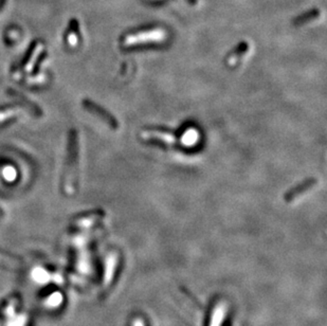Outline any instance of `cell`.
I'll use <instances>...</instances> for the list:
<instances>
[{
  "instance_id": "cell-1",
  "label": "cell",
  "mask_w": 327,
  "mask_h": 326,
  "mask_svg": "<svg viewBox=\"0 0 327 326\" xmlns=\"http://www.w3.org/2000/svg\"><path fill=\"white\" fill-rule=\"evenodd\" d=\"M166 39L165 30L160 28H151V29H141L125 35L122 45L125 48H142L152 45H159Z\"/></svg>"
},
{
  "instance_id": "cell-11",
  "label": "cell",
  "mask_w": 327,
  "mask_h": 326,
  "mask_svg": "<svg viewBox=\"0 0 327 326\" xmlns=\"http://www.w3.org/2000/svg\"><path fill=\"white\" fill-rule=\"evenodd\" d=\"M68 42L71 47H75L77 45V42H79V36H77V33L75 31V28L74 29H71V31L68 34Z\"/></svg>"
},
{
  "instance_id": "cell-8",
  "label": "cell",
  "mask_w": 327,
  "mask_h": 326,
  "mask_svg": "<svg viewBox=\"0 0 327 326\" xmlns=\"http://www.w3.org/2000/svg\"><path fill=\"white\" fill-rule=\"evenodd\" d=\"M21 108L19 107H11V108H6L3 110H0V123H2L4 121H8V120L12 118H16L19 115H21Z\"/></svg>"
},
{
  "instance_id": "cell-9",
  "label": "cell",
  "mask_w": 327,
  "mask_h": 326,
  "mask_svg": "<svg viewBox=\"0 0 327 326\" xmlns=\"http://www.w3.org/2000/svg\"><path fill=\"white\" fill-rule=\"evenodd\" d=\"M319 15H320V12L317 11V10L307 12V13L303 14V15L298 16V17L294 20V25H303V24H306V23H308V21H310V20H312V19L317 18Z\"/></svg>"
},
{
  "instance_id": "cell-6",
  "label": "cell",
  "mask_w": 327,
  "mask_h": 326,
  "mask_svg": "<svg viewBox=\"0 0 327 326\" xmlns=\"http://www.w3.org/2000/svg\"><path fill=\"white\" fill-rule=\"evenodd\" d=\"M249 49V46L247 42H239V45L234 48L233 50L228 54V56L226 58V64L229 67H233L237 65V64L240 62V60L243 59V56L247 53Z\"/></svg>"
},
{
  "instance_id": "cell-7",
  "label": "cell",
  "mask_w": 327,
  "mask_h": 326,
  "mask_svg": "<svg viewBox=\"0 0 327 326\" xmlns=\"http://www.w3.org/2000/svg\"><path fill=\"white\" fill-rule=\"evenodd\" d=\"M44 48L45 47L42 44H37L36 46H35V48L33 49V51L30 55L29 60H28V62L26 63V65L24 66V71L26 73H30V72L33 71V69H34L35 65H36V63L39 59L41 52L44 51Z\"/></svg>"
},
{
  "instance_id": "cell-3",
  "label": "cell",
  "mask_w": 327,
  "mask_h": 326,
  "mask_svg": "<svg viewBox=\"0 0 327 326\" xmlns=\"http://www.w3.org/2000/svg\"><path fill=\"white\" fill-rule=\"evenodd\" d=\"M142 138L147 142L164 146H174L177 143L175 132L164 127H147L142 131Z\"/></svg>"
},
{
  "instance_id": "cell-4",
  "label": "cell",
  "mask_w": 327,
  "mask_h": 326,
  "mask_svg": "<svg viewBox=\"0 0 327 326\" xmlns=\"http://www.w3.org/2000/svg\"><path fill=\"white\" fill-rule=\"evenodd\" d=\"M84 106L87 110H89L90 112L94 113L95 116L101 119L102 121H104L106 124L109 125L112 130H117L119 127L118 120L113 117L111 113H109L106 109L102 108L101 106L97 105L95 102L86 100L84 102Z\"/></svg>"
},
{
  "instance_id": "cell-5",
  "label": "cell",
  "mask_w": 327,
  "mask_h": 326,
  "mask_svg": "<svg viewBox=\"0 0 327 326\" xmlns=\"http://www.w3.org/2000/svg\"><path fill=\"white\" fill-rule=\"evenodd\" d=\"M317 184V179L316 178H307L301 183L296 184L294 188H291L288 192L284 195V199H285L287 202L294 201L296 199L297 197H300L302 194L305 192H307L311 188H314Z\"/></svg>"
},
{
  "instance_id": "cell-2",
  "label": "cell",
  "mask_w": 327,
  "mask_h": 326,
  "mask_svg": "<svg viewBox=\"0 0 327 326\" xmlns=\"http://www.w3.org/2000/svg\"><path fill=\"white\" fill-rule=\"evenodd\" d=\"M79 148H77V138L76 133L73 131L71 133L69 148H68V158H67V166H66V173H65V182H64V190L69 195L74 193L75 189V181H76V175H77V153H79Z\"/></svg>"
},
{
  "instance_id": "cell-10",
  "label": "cell",
  "mask_w": 327,
  "mask_h": 326,
  "mask_svg": "<svg viewBox=\"0 0 327 326\" xmlns=\"http://www.w3.org/2000/svg\"><path fill=\"white\" fill-rule=\"evenodd\" d=\"M1 174L3 176L4 180L9 181V182H12V181L15 180L16 179V176H17L16 169L14 168L13 166H11V165H8V166L3 167L2 171H1Z\"/></svg>"
}]
</instances>
